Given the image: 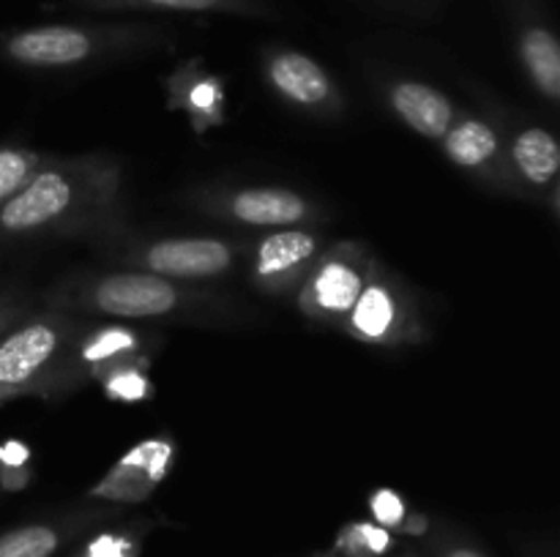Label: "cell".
Wrapping results in <instances>:
<instances>
[{
  "label": "cell",
  "mask_w": 560,
  "mask_h": 557,
  "mask_svg": "<svg viewBox=\"0 0 560 557\" xmlns=\"http://www.w3.org/2000/svg\"><path fill=\"white\" fill-rule=\"evenodd\" d=\"M142 262L164 278H211L233 265V249L217 238H173L153 244Z\"/></svg>",
  "instance_id": "5"
},
{
  "label": "cell",
  "mask_w": 560,
  "mask_h": 557,
  "mask_svg": "<svg viewBox=\"0 0 560 557\" xmlns=\"http://www.w3.org/2000/svg\"><path fill=\"white\" fill-rule=\"evenodd\" d=\"M38 173V156L22 147H0V205Z\"/></svg>",
  "instance_id": "18"
},
{
  "label": "cell",
  "mask_w": 560,
  "mask_h": 557,
  "mask_svg": "<svg viewBox=\"0 0 560 557\" xmlns=\"http://www.w3.org/2000/svg\"><path fill=\"white\" fill-rule=\"evenodd\" d=\"M348 325L355 336L370 342H392L402 328V309L392 284L383 278H366L359 300L348 315Z\"/></svg>",
  "instance_id": "9"
},
{
  "label": "cell",
  "mask_w": 560,
  "mask_h": 557,
  "mask_svg": "<svg viewBox=\"0 0 560 557\" xmlns=\"http://www.w3.org/2000/svg\"><path fill=\"white\" fill-rule=\"evenodd\" d=\"M392 104L399 118L424 137H443L452 129V102L424 82H399L392 91Z\"/></svg>",
  "instance_id": "10"
},
{
  "label": "cell",
  "mask_w": 560,
  "mask_h": 557,
  "mask_svg": "<svg viewBox=\"0 0 560 557\" xmlns=\"http://www.w3.org/2000/svg\"><path fill=\"white\" fill-rule=\"evenodd\" d=\"M512 153L517 167L523 169V175L530 180V183L545 186L558 175V167H560L558 142L550 131L539 129V126L525 129L523 134H517V140H514L512 145Z\"/></svg>",
  "instance_id": "13"
},
{
  "label": "cell",
  "mask_w": 560,
  "mask_h": 557,
  "mask_svg": "<svg viewBox=\"0 0 560 557\" xmlns=\"http://www.w3.org/2000/svg\"><path fill=\"white\" fill-rule=\"evenodd\" d=\"M392 544L394 541L386 528H381V524H366V522L348 524L337 538L339 549L348 552L345 557H381L392 549Z\"/></svg>",
  "instance_id": "17"
},
{
  "label": "cell",
  "mask_w": 560,
  "mask_h": 557,
  "mask_svg": "<svg viewBox=\"0 0 560 557\" xmlns=\"http://www.w3.org/2000/svg\"><path fill=\"white\" fill-rule=\"evenodd\" d=\"M364 284L366 271L361 257H350L339 249L320 262L312 282L306 284L304 304L323 320H348Z\"/></svg>",
  "instance_id": "6"
},
{
  "label": "cell",
  "mask_w": 560,
  "mask_h": 557,
  "mask_svg": "<svg viewBox=\"0 0 560 557\" xmlns=\"http://www.w3.org/2000/svg\"><path fill=\"white\" fill-rule=\"evenodd\" d=\"M271 82L299 104H323L331 93L326 71L299 52H282L271 60Z\"/></svg>",
  "instance_id": "12"
},
{
  "label": "cell",
  "mask_w": 560,
  "mask_h": 557,
  "mask_svg": "<svg viewBox=\"0 0 560 557\" xmlns=\"http://www.w3.org/2000/svg\"><path fill=\"white\" fill-rule=\"evenodd\" d=\"M63 533L52 524H22L0 533V557H52Z\"/></svg>",
  "instance_id": "16"
},
{
  "label": "cell",
  "mask_w": 560,
  "mask_h": 557,
  "mask_svg": "<svg viewBox=\"0 0 560 557\" xmlns=\"http://www.w3.org/2000/svg\"><path fill=\"white\" fill-rule=\"evenodd\" d=\"M66 339L63 320H33L0 339V388L5 393H20L31 386L44 366L58 355Z\"/></svg>",
  "instance_id": "3"
},
{
  "label": "cell",
  "mask_w": 560,
  "mask_h": 557,
  "mask_svg": "<svg viewBox=\"0 0 560 557\" xmlns=\"http://www.w3.org/2000/svg\"><path fill=\"white\" fill-rule=\"evenodd\" d=\"M173 448L164 440H145L131 448L102 481L91 489V497L115 502H140L162 484L167 475Z\"/></svg>",
  "instance_id": "4"
},
{
  "label": "cell",
  "mask_w": 560,
  "mask_h": 557,
  "mask_svg": "<svg viewBox=\"0 0 560 557\" xmlns=\"http://www.w3.org/2000/svg\"><path fill=\"white\" fill-rule=\"evenodd\" d=\"M317 238L304 229H279L257 246L255 273L262 282H293L315 260Z\"/></svg>",
  "instance_id": "8"
},
{
  "label": "cell",
  "mask_w": 560,
  "mask_h": 557,
  "mask_svg": "<svg viewBox=\"0 0 560 557\" xmlns=\"http://www.w3.org/2000/svg\"><path fill=\"white\" fill-rule=\"evenodd\" d=\"M77 200V186L60 169H38L11 200L0 205V233H38L69 213Z\"/></svg>",
  "instance_id": "1"
},
{
  "label": "cell",
  "mask_w": 560,
  "mask_h": 557,
  "mask_svg": "<svg viewBox=\"0 0 560 557\" xmlns=\"http://www.w3.org/2000/svg\"><path fill=\"white\" fill-rule=\"evenodd\" d=\"M405 519H408V517H405ZM397 530H402V533H416V535H419V533H424V530H427V519L424 517H410L408 522L399 524Z\"/></svg>",
  "instance_id": "21"
},
{
  "label": "cell",
  "mask_w": 560,
  "mask_h": 557,
  "mask_svg": "<svg viewBox=\"0 0 560 557\" xmlns=\"http://www.w3.org/2000/svg\"><path fill=\"white\" fill-rule=\"evenodd\" d=\"M446 557H485V555L476 549H470V546H454V549L446 552Z\"/></svg>",
  "instance_id": "22"
},
{
  "label": "cell",
  "mask_w": 560,
  "mask_h": 557,
  "mask_svg": "<svg viewBox=\"0 0 560 557\" xmlns=\"http://www.w3.org/2000/svg\"><path fill=\"white\" fill-rule=\"evenodd\" d=\"M180 293L170 278L156 273H109L96 282L91 304L109 317L124 320H145L162 317L178 306Z\"/></svg>",
  "instance_id": "2"
},
{
  "label": "cell",
  "mask_w": 560,
  "mask_h": 557,
  "mask_svg": "<svg viewBox=\"0 0 560 557\" xmlns=\"http://www.w3.org/2000/svg\"><path fill=\"white\" fill-rule=\"evenodd\" d=\"M443 137H446L448 158L459 167H481L501 147L495 131L481 120H465V123L448 129Z\"/></svg>",
  "instance_id": "15"
},
{
  "label": "cell",
  "mask_w": 560,
  "mask_h": 557,
  "mask_svg": "<svg viewBox=\"0 0 560 557\" xmlns=\"http://www.w3.org/2000/svg\"><path fill=\"white\" fill-rule=\"evenodd\" d=\"M153 5H162V9H178V11H202L213 9L219 0H148Z\"/></svg>",
  "instance_id": "20"
},
{
  "label": "cell",
  "mask_w": 560,
  "mask_h": 557,
  "mask_svg": "<svg viewBox=\"0 0 560 557\" xmlns=\"http://www.w3.org/2000/svg\"><path fill=\"white\" fill-rule=\"evenodd\" d=\"M230 213L255 227H288L306 218V202L290 189H244L230 200Z\"/></svg>",
  "instance_id": "11"
},
{
  "label": "cell",
  "mask_w": 560,
  "mask_h": 557,
  "mask_svg": "<svg viewBox=\"0 0 560 557\" xmlns=\"http://www.w3.org/2000/svg\"><path fill=\"white\" fill-rule=\"evenodd\" d=\"M5 322H9V311H5L3 306H0V331H3V328H5Z\"/></svg>",
  "instance_id": "23"
},
{
  "label": "cell",
  "mask_w": 560,
  "mask_h": 557,
  "mask_svg": "<svg viewBox=\"0 0 560 557\" xmlns=\"http://www.w3.org/2000/svg\"><path fill=\"white\" fill-rule=\"evenodd\" d=\"M372 517H375V522L381 524V528H399V524L405 522V502L402 497L397 495V491L392 489H381L372 495Z\"/></svg>",
  "instance_id": "19"
},
{
  "label": "cell",
  "mask_w": 560,
  "mask_h": 557,
  "mask_svg": "<svg viewBox=\"0 0 560 557\" xmlns=\"http://www.w3.org/2000/svg\"><path fill=\"white\" fill-rule=\"evenodd\" d=\"M523 58L536 87L547 98L560 96V49L556 36L545 27H534L523 36Z\"/></svg>",
  "instance_id": "14"
},
{
  "label": "cell",
  "mask_w": 560,
  "mask_h": 557,
  "mask_svg": "<svg viewBox=\"0 0 560 557\" xmlns=\"http://www.w3.org/2000/svg\"><path fill=\"white\" fill-rule=\"evenodd\" d=\"M9 396H11V393H5L3 388H0V402H5V399H9Z\"/></svg>",
  "instance_id": "24"
},
{
  "label": "cell",
  "mask_w": 560,
  "mask_h": 557,
  "mask_svg": "<svg viewBox=\"0 0 560 557\" xmlns=\"http://www.w3.org/2000/svg\"><path fill=\"white\" fill-rule=\"evenodd\" d=\"M5 52L25 66H71L91 55V38L77 27H33L11 36L5 42Z\"/></svg>",
  "instance_id": "7"
}]
</instances>
